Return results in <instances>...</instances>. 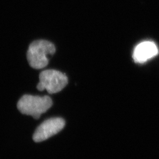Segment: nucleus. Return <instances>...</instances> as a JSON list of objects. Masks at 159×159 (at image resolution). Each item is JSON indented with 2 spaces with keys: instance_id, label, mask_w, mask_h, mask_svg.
<instances>
[{
  "instance_id": "1",
  "label": "nucleus",
  "mask_w": 159,
  "mask_h": 159,
  "mask_svg": "<svg viewBox=\"0 0 159 159\" xmlns=\"http://www.w3.org/2000/svg\"><path fill=\"white\" fill-rule=\"evenodd\" d=\"M56 52L54 45L48 41L36 40L33 42L27 51V60L30 66L35 69L44 68L48 65V56H52Z\"/></svg>"
},
{
  "instance_id": "2",
  "label": "nucleus",
  "mask_w": 159,
  "mask_h": 159,
  "mask_svg": "<svg viewBox=\"0 0 159 159\" xmlns=\"http://www.w3.org/2000/svg\"><path fill=\"white\" fill-rule=\"evenodd\" d=\"M52 105L49 96H23L17 103V107L21 113L33 117L38 119L42 114L44 113Z\"/></svg>"
},
{
  "instance_id": "3",
  "label": "nucleus",
  "mask_w": 159,
  "mask_h": 159,
  "mask_svg": "<svg viewBox=\"0 0 159 159\" xmlns=\"http://www.w3.org/2000/svg\"><path fill=\"white\" fill-rule=\"evenodd\" d=\"M40 82L37 88L40 91L46 90L49 94H54L61 91L68 84V78L63 73L54 70H47L40 74Z\"/></svg>"
},
{
  "instance_id": "4",
  "label": "nucleus",
  "mask_w": 159,
  "mask_h": 159,
  "mask_svg": "<svg viewBox=\"0 0 159 159\" xmlns=\"http://www.w3.org/2000/svg\"><path fill=\"white\" fill-rule=\"evenodd\" d=\"M65 126L64 120L56 117L47 120L40 125L34 133L33 140L35 142L44 141L59 133Z\"/></svg>"
},
{
  "instance_id": "5",
  "label": "nucleus",
  "mask_w": 159,
  "mask_h": 159,
  "mask_svg": "<svg viewBox=\"0 0 159 159\" xmlns=\"http://www.w3.org/2000/svg\"><path fill=\"white\" fill-rule=\"evenodd\" d=\"M158 52L157 47L153 42L144 41L136 47L133 54V58L136 63H144L157 56Z\"/></svg>"
}]
</instances>
